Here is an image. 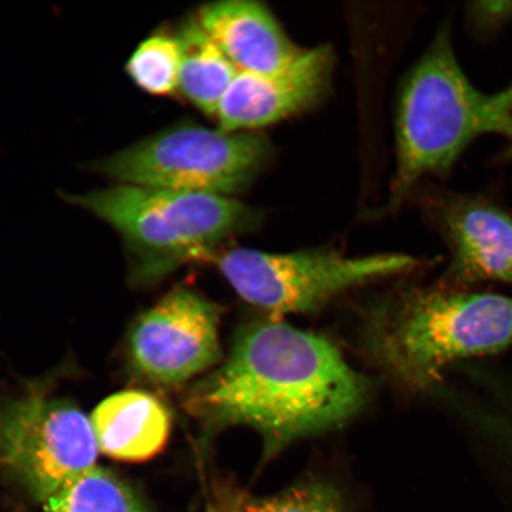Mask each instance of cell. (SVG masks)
<instances>
[{"instance_id":"cell-1","label":"cell","mask_w":512,"mask_h":512,"mask_svg":"<svg viewBox=\"0 0 512 512\" xmlns=\"http://www.w3.org/2000/svg\"><path fill=\"white\" fill-rule=\"evenodd\" d=\"M368 396L369 382L334 343L274 319L242 329L227 361L196 384L185 408L208 432L253 428L267 462L294 441L342 426Z\"/></svg>"},{"instance_id":"cell-2","label":"cell","mask_w":512,"mask_h":512,"mask_svg":"<svg viewBox=\"0 0 512 512\" xmlns=\"http://www.w3.org/2000/svg\"><path fill=\"white\" fill-rule=\"evenodd\" d=\"M367 349L411 389H427L451 363L512 345V298L441 286L396 294L370 313Z\"/></svg>"},{"instance_id":"cell-3","label":"cell","mask_w":512,"mask_h":512,"mask_svg":"<svg viewBox=\"0 0 512 512\" xmlns=\"http://www.w3.org/2000/svg\"><path fill=\"white\" fill-rule=\"evenodd\" d=\"M488 134L512 139V83L498 92L480 91L441 32L401 89L393 201L422 178L450 171L467 146Z\"/></svg>"},{"instance_id":"cell-4","label":"cell","mask_w":512,"mask_h":512,"mask_svg":"<svg viewBox=\"0 0 512 512\" xmlns=\"http://www.w3.org/2000/svg\"><path fill=\"white\" fill-rule=\"evenodd\" d=\"M117 230L144 279L163 277L241 232L254 220L252 211L233 197L196 194L120 184L68 196Z\"/></svg>"},{"instance_id":"cell-5","label":"cell","mask_w":512,"mask_h":512,"mask_svg":"<svg viewBox=\"0 0 512 512\" xmlns=\"http://www.w3.org/2000/svg\"><path fill=\"white\" fill-rule=\"evenodd\" d=\"M268 157L270 146L258 134L181 124L115 153L98 170L123 184L230 197Z\"/></svg>"},{"instance_id":"cell-6","label":"cell","mask_w":512,"mask_h":512,"mask_svg":"<svg viewBox=\"0 0 512 512\" xmlns=\"http://www.w3.org/2000/svg\"><path fill=\"white\" fill-rule=\"evenodd\" d=\"M216 265L242 299L277 318L315 311L351 288L411 271L418 261L403 254L349 258L332 251L236 248L217 256Z\"/></svg>"},{"instance_id":"cell-7","label":"cell","mask_w":512,"mask_h":512,"mask_svg":"<svg viewBox=\"0 0 512 512\" xmlns=\"http://www.w3.org/2000/svg\"><path fill=\"white\" fill-rule=\"evenodd\" d=\"M91 419L66 400L30 394L0 409V462L41 505L96 466Z\"/></svg>"},{"instance_id":"cell-8","label":"cell","mask_w":512,"mask_h":512,"mask_svg":"<svg viewBox=\"0 0 512 512\" xmlns=\"http://www.w3.org/2000/svg\"><path fill=\"white\" fill-rule=\"evenodd\" d=\"M219 325V307L178 287L134 324L128 343L132 367L160 386L194 379L220 361Z\"/></svg>"},{"instance_id":"cell-9","label":"cell","mask_w":512,"mask_h":512,"mask_svg":"<svg viewBox=\"0 0 512 512\" xmlns=\"http://www.w3.org/2000/svg\"><path fill=\"white\" fill-rule=\"evenodd\" d=\"M332 61V50L322 46L272 73H239L215 115L220 130L253 132L304 111L328 88Z\"/></svg>"},{"instance_id":"cell-10","label":"cell","mask_w":512,"mask_h":512,"mask_svg":"<svg viewBox=\"0 0 512 512\" xmlns=\"http://www.w3.org/2000/svg\"><path fill=\"white\" fill-rule=\"evenodd\" d=\"M452 251L451 284L465 288L479 281L512 284V216L483 200L459 198L444 214Z\"/></svg>"},{"instance_id":"cell-11","label":"cell","mask_w":512,"mask_h":512,"mask_svg":"<svg viewBox=\"0 0 512 512\" xmlns=\"http://www.w3.org/2000/svg\"><path fill=\"white\" fill-rule=\"evenodd\" d=\"M198 23L239 73L275 72L302 54L264 5L224 0L203 6Z\"/></svg>"},{"instance_id":"cell-12","label":"cell","mask_w":512,"mask_h":512,"mask_svg":"<svg viewBox=\"0 0 512 512\" xmlns=\"http://www.w3.org/2000/svg\"><path fill=\"white\" fill-rule=\"evenodd\" d=\"M91 422L100 453L126 463L157 456L171 432L168 407L142 390H124L105 399L94 409Z\"/></svg>"},{"instance_id":"cell-13","label":"cell","mask_w":512,"mask_h":512,"mask_svg":"<svg viewBox=\"0 0 512 512\" xmlns=\"http://www.w3.org/2000/svg\"><path fill=\"white\" fill-rule=\"evenodd\" d=\"M182 61L178 89L203 113L216 115L238 69L198 23H185L178 32Z\"/></svg>"},{"instance_id":"cell-14","label":"cell","mask_w":512,"mask_h":512,"mask_svg":"<svg viewBox=\"0 0 512 512\" xmlns=\"http://www.w3.org/2000/svg\"><path fill=\"white\" fill-rule=\"evenodd\" d=\"M44 512H151L130 485L95 466L42 505Z\"/></svg>"},{"instance_id":"cell-15","label":"cell","mask_w":512,"mask_h":512,"mask_svg":"<svg viewBox=\"0 0 512 512\" xmlns=\"http://www.w3.org/2000/svg\"><path fill=\"white\" fill-rule=\"evenodd\" d=\"M182 49L178 37L158 32L134 51L126 72L134 83L151 95H170L178 89Z\"/></svg>"},{"instance_id":"cell-16","label":"cell","mask_w":512,"mask_h":512,"mask_svg":"<svg viewBox=\"0 0 512 512\" xmlns=\"http://www.w3.org/2000/svg\"><path fill=\"white\" fill-rule=\"evenodd\" d=\"M240 512H347L335 485L311 482L292 486L279 494L252 497L245 492Z\"/></svg>"},{"instance_id":"cell-17","label":"cell","mask_w":512,"mask_h":512,"mask_svg":"<svg viewBox=\"0 0 512 512\" xmlns=\"http://www.w3.org/2000/svg\"><path fill=\"white\" fill-rule=\"evenodd\" d=\"M245 491L232 483H216L207 497L203 512H240Z\"/></svg>"},{"instance_id":"cell-18","label":"cell","mask_w":512,"mask_h":512,"mask_svg":"<svg viewBox=\"0 0 512 512\" xmlns=\"http://www.w3.org/2000/svg\"><path fill=\"white\" fill-rule=\"evenodd\" d=\"M507 156L512 158V146L510 147V149L508 150L507 152Z\"/></svg>"}]
</instances>
